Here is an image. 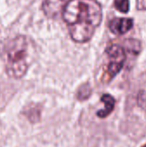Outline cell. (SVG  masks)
<instances>
[{
  "label": "cell",
  "instance_id": "obj_5",
  "mask_svg": "<svg viewBox=\"0 0 146 147\" xmlns=\"http://www.w3.org/2000/svg\"><path fill=\"white\" fill-rule=\"evenodd\" d=\"M68 1L66 0H45L42 5V9L48 17H55L59 12L61 11L63 12V9Z\"/></svg>",
  "mask_w": 146,
  "mask_h": 147
},
{
  "label": "cell",
  "instance_id": "obj_6",
  "mask_svg": "<svg viewBox=\"0 0 146 147\" xmlns=\"http://www.w3.org/2000/svg\"><path fill=\"white\" fill-rule=\"evenodd\" d=\"M101 101L105 104V109L99 110L96 113V115L99 118L104 119V118L108 117L114 111V106H115V99L114 98V96H112L109 94H104L102 96Z\"/></svg>",
  "mask_w": 146,
  "mask_h": 147
},
{
  "label": "cell",
  "instance_id": "obj_2",
  "mask_svg": "<svg viewBox=\"0 0 146 147\" xmlns=\"http://www.w3.org/2000/svg\"><path fill=\"white\" fill-rule=\"evenodd\" d=\"M32 42L24 35L15 37L6 48L5 69L7 74L14 78H22L34 56Z\"/></svg>",
  "mask_w": 146,
  "mask_h": 147
},
{
  "label": "cell",
  "instance_id": "obj_3",
  "mask_svg": "<svg viewBox=\"0 0 146 147\" xmlns=\"http://www.w3.org/2000/svg\"><path fill=\"white\" fill-rule=\"evenodd\" d=\"M106 55L108 64L103 74L102 82L108 83L122 70L126 61V54L122 47L114 44L107 48Z\"/></svg>",
  "mask_w": 146,
  "mask_h": 147
},
{
  "label": "cell",
  "instance_id": "obj_9",
  "mask_svg": "<svg viewBox=\"0 0 146 147\" xmlns=\"http://www.w3.org/2000/svg\"><path fill=\"white\" fill-rule=\"evenodd\" d=\"M138 104L146 112V91H140L138 95Z\"/></svg>",
  "mask_w": 146,
  "mask_h": 147
},
{
  "label": "cell",
  "instance_id": "obj_7",
  "mask_svg": "<svg viewBox=\"0 0 146 147\" xmlns=\"http://www.w3.org/2000/svg\"><path fill=\"white\" fill-rule=\"evenodd\" d=\"M91 95V88L89 84H83L77 90V97L78 100H86Z\"/></svg>",
  "mask_w": 146,
  "mask_h": 147
},
{
  "label": "cell",
  "instance_id": "obj_10",
  "mask_svg": "<svg viewBox=\"0 0 146 147\" xmlns=\"http://www.w3.org/2000/svg\"><path fill=\"white\" fill-rule=\"evenodd\" d=\"M142 147H146V144H145V145H144V146H143Z\"/></svg>",
  "mask_w": 146,
  "mask_h": 147
},
{
  "label": "cell",
  "instance_id": "obj_8",
  "mask_svg": "<svg viewBox=\"0 0 146 147\" xmlns=\"http://www.w3.org/2000/svg\"><path fill=\"white\" fill-rule=\"evenodd\" d=\"M114 6L120 12L127 13L130 9V2L129 0H114Z\"/></svg>",
  "mask_w": 146,
  "mask_h": 147
},
{
  "label": "cell",
  "instance_id": "obj_4",
  "mask_svg": "<svg viewBox=\"0 0 146 147\" xmlns=\"http://www.w3.org/2000/svg\"><path fill=\"white\" fill-rule=\"evenodd\" d=\"M133 27V20L131 18H114L109 23V28L114 34L122 35L130 31Z\"/></svg>",
  "mask_w": 146,
  "mask_h": 147
},
{
  "label": "cell",
  "instance_id": "obj_1",
  "mask_svg": "<svg viewBox=\"0 0 146 147\" xmlns=\"http://www.w3.org/2000/svg\"><path fill=\"white\" fill-rule=\"evenodd\" d=\"M62 14L71 39L78 43L88 42L102 21V9L96 0H69Z\"/></svg>",
  "mask_w": 146,
  "mask_h": 147
}]
</instances>
